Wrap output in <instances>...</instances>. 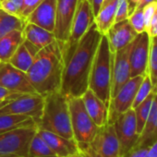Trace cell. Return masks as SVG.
<instances>
[{"mask_svg":"<svg viewBox=\"0 0 157 157\" xmlns=\"http://www.w3.org/2000/svg\"><path fill=\"white\" fill-rule=\"evenodd\" d=\"M128 6H129V15H130L131 12L136 8V6L138 5V3L140 2V0H128Z\"/></svg>","mask_w":157,"mask_h":157,"instance_id":"obj_42","label":"cell"},{"mask_svg":"<svg viewBox=\"0 0 157 157\" xmlns=\"http://www.w3.org/2000/svg\"><path fill=\"white\" fill-rule=\"evenodd\" d=\"M113 126L119 142V157H122L135 145L139 138L134 109L130 108L119 115Z\"/></svg>","mask_w":157,"mask_h":157,"instance_id":"obj_12","label":"cell"},{"mask_svg":"<svg viewBox=\"0 0 157 157\" xmlns=\"http://www.w3.org/2000/svg\"><path fill=\"white\" fill-rule=\"evenodd\" d=\"M43 2V0H23V9H22V16L26 20V18Z\"/></svg>","mask_w":157,"mask_h":157,"instance_id":"obj_34","label":"cell"},{"mask_svg":"<svg viewBox=\"0 0 157 157\" xmlns=\"http://www.w3.org/2000/svg\"><path fill=\"white\" fill-rule=\"evenodd\" d=\"M67 157H84V156H82L81 153H77V154H73V155H70V156H67Z\"/></svg>","mask_w":157,"mask_h":157,"instance_id":"obj_45","label":"cell"},{"mask_svg":"<svg viewBox=\"0 0 157 157\" xmlns=\"http://www.w3.org/2000/svg\"><path fill=\"white\" fill-rule=\"evenodd\" d=\"M128 22L130 23L131 27L134 31L139 34L145 32V25H144V19H143V11L142 9L135 8L131 14L128 16Z\"/></svg>","mask_w":157,"mask_h":157,"instance_id":"obj_31","label":"cell"},{"mask_svg":"<svg viewBox=\"0 0 157 157\" xmlns=\"http://www.w3.org/2000/svg\"><path fill=\"white\" fill-rule=\"evenodd\" d=\"M37 127H22L0 134V153L27 157L32 139Z\"/></svg>","mask_w":157,"mask_h":157,"instance_id":"obj_8","label":"cell"},{"mask_svg":"<svg viewBox=\"0 0 157 157\" xmlns=\"http://www.w3.org/2000/svg\"><path fill=\"white\" fill-rule=\"evenodd\" d=\"M78 148L84 157H119V142L113 124L109 123L100 127L91 141L78 144Z\"/></svg>","mask_w":157,"mask_h":157,"instance_id":"obj_5","label":"cell"},{"mask_svg":"<svg viewBox=\"0 0 157 157\" xmlns=\"http://www.w3.org/2000/svg\"><path fill=\"white\" fill-rule=\"evenodd\" d=\"M129 16V6L128 0H118L116 10L115 23L128 20Z\"/></svg>","mask_w":157,"mask_h":157,"instance_id":"obj_32","label":"cell"},{"mask_svg":"<svg viewBox=\"0 0 157 157\" xmlns=\"http://www.w3.org/2000/svg\"><path fill=\"white\" fill-rule=\"evenodd\" d=\"M82 99L89 116L99 128L108 123V107L90 89L82 95Z\"/></svg>","mask_w":157,"mask_h":157,"instance_id":"obj_19","label":"cell"},{"mask_svg":"<svg viewBox=\"0 0 157 157\" xmlns=\"http://www.w3.org/2000/svg\"><path fill=\"white\" fill-rule=\"evenodd\" d=\"M23 37L38 48L42 49L56 41L54 33L38 25L27 22L22 30Z\"/></svg>","mask_w":157,"mask_h":157,"instance_id":"obj_21","label":"cell"},{"mask_svg":"<svg viewBox=\"0 0 157 157\" xmlns=\"http://www.w3.org/2000/svg\"><path fill=\"white\" fill-rule=\"evenodd\" d=\"M56 0H43V2L26 18V21L53 33L56 23Z\"/></svg>","mask_w":157,"mask_h":157,"instance_id":"obj_17","label":"cell"},{"mask_svg":"<svg viewBox=\"0 0 157 157\" xmlns=\"http://www.w3.org/2000/svg\"><path fill=\"white\" fill-rule=\"evenodd\" d=\"M131 43L124 48L112 54L111 98L117 94L119 89L130 78L129 53Z\"/></svg>","mask_w":157,"mask_h":157,"instance_id":"obj_14","label":"cell"},{"mask_svg":"<svg viewBox=\"0 0 157 157\" xmlns=\"http://www.w3.org/2000/svg\"><path fill=\"white\" fill-rule=\"evenodd\" d=\"M37 133L49 145L57 157H67L80 153L78 144L74 140H68L56 133L39 128H37Z\"/></svg>","mask_w":157,"mask_h":157,"instance_id":"obj_18","label":"cell"},{"mask_svg":"<svg viewBox=\"0 0 157 157\" xmlns=\"http://www.w3.org/2000/svg\"><path fill=\"white\" fill-rule=\"evenodd\" d=\"M69 106L71 128L77 144L87 143L96 135L99 127L93 121L82 97H67Z\"/></svg>","mask_w":157,"mask_h":157,"instance_id":"obj_6","label":"cell"},{"mask_svg":"<svg viewBox=\"0 0 157 157\" xmlns=\"http://www.w3.org/2000/svg\"><path fill=\"white\" fill-rule=\"evenodd\" d=\"M64 67L62 51L55 41L38 52L26 74L35 92L44 97L60 91Z\"/></svg>","mask_w":157,"mask_h":157,"instance_id":"obj_2","label":"cell"},{"mask_svg":"<svg viewBox=\"0 0 157 157\" xmlns=\"http://www.w3.org/2000/svg\"><path fill=\"white\" fill-rule=\"evenodd\" d=\"M113 1V0H105V1H104V4H103V7L104 6H105V5H107V4H109L110 2H112ZM102 7V8H103Z\"/></svg>","mask_w":157,"mask_h":157,"instance_id":"obj_46","label":"cell"},{"mask_svg":"<svg viewBox=\"0 0 157 157\" xmlns=\"http://www.w3.org/2000/svg\"><path fill=\"white\" fill-rule=\"evenodd\" d=\"M153 85L151 82V78L148 76V74L146 73L143 77V80L136 93L135 95V99L132 105V108H135L137 105H139L151 92H153Z\"/></svg>","mask_w":157,"mask_h":157,"instance_id":"obj_29","label":"cell"},{"mask_svg":"<svg viewBox=\"0 0 157 157\" xmlns=\"http://www.w3.org/2000/svg\"><path fill=\"white\" fill-rule=\"evenodd\" d=\"M37 128L56 133L68 140H74L67 98L60 91L44 96L43 114L37 123Z\"/></svg>","mask_w":157,"mask_h":157,"instance_id":"obj_3","label":"cell"},{"mask_svg":"<svg viewBox=\"0 0 157 157\" xmlns=\"http://www.w3.org/2000/svg\"><path fill=\"white\" fill-rule=\"evenodd\" d=\"M112 53L106 35H103L92 65L89 88L108 107L111 99Z\"/></svg>","mask_w":157,"mask_h":157,"instance_id":"obj_4","label":"cell"},{"mask_svg":"<svg viewBox=\"0 0 157 157\" xmlns=\"http://www.w3.org/2000/svg\"><path fill=\"white\" fill-rule=\"evenodd\" d=\"M94 22V15L88 0H78L71 24L69 36L63 54L65 65L72 56L77 44Z\"/></svg>","mask_w":157,"mask_h":157,"instance_id":"obj_7","label":"cell"},{"mask_svg":"<svg viewBox=\"0 0 157 157\" xmlns=\"http://www.w3.org/2000/svg\"><path fill=\"white\" fill-rule=\"evenodd\" d=\"M104 1H105V0H88V2L90 3V5L92 7L94 17L98 14V12L102 9Z\"/></svg>","mask_w":157,"mask_h":157,"instance_id":"obj_38","label":"cell"},{"mask_svg":"<svg viewBox=\"0 0 157 157\" xmlns=\"http://www.w3.org/2000/svg\"><path fill=\"white\" fill-rule=\"evenodd\" d=\"M78 0H56L54 36L64 54Z\"/></svg>","mask_w":157,"mask_h":157,"instance_id":"obj_11","label":"cell"},{"mask_svg":"<svg viewBox=\"0 0 157 157\" xmlns=\"http://www.w3.org/2000/svg\"><path fill=\"white\" fill-rule=\"evenodd\" d=\"M156 7H157V1L155 2H152V3H150L148 5H146L143 9H142V11H143V19H144V25H145V30L148 28L149 24H150V21L155 12V10H156Z\"/></svg>","mask_w":157,"mask_h":157,"instance_id":"obj_33","label":"cell"},{"mask_svg":"<svg viewBox=\"0 0 157 157\" xmlns=\"http://www.w3.org/2000/svg\"><path fill=\"white\" fill-rule=\"evenodd\" d=\"M110 51L112 54L129 44L138 35L131 27L128 20L116 22L106 33Z\"/></svg>","mask_w":157,"mask_h":157,"instance_id":"obj_16","label":"cell"},{"mask_svg":"<svg viewBox=\"0 0 157 157\" xmlns=\"http://www.w3.org/2000/svg\"><path fill=\"white\" fill-rule=\"evenodd\" d=\"M10 101H11V100H7V101H0V108H1L4 105H6L8 102H10Z\"/></svg>","mask_w":157,"mask_h":157,"instance_id":"obj_44","label":"cell"},{"mask_svg":"<svg viewBox=\"0 0 157 157\" xmlns=\"http://www.w3.org/2000/svg\"><path fill=\"white\" fill-rule=\"evenodd\" d=\"M150 51V37L146 32L139 33L131 43L129 53L130 78L144 75L147 71Z\"/></svg>","mask_w":157,"mask_h":157,"instance_id":"obj_15","label":"cell"},{"mask_svg":"<svg viewBox=\"0 0 157 157\" xmlns=\"http://www.w3.org/2000/svg\"><path fill=\"white\" fill-rule=\"evenodd\" d=\"M117 2L118 0H113L109 4L104 6L94 17V23L102 35L106 34V33L115 23Z\"/></svg>","mask_w":157,"mask_h":157,"instance_id":"obj_23","label":"cell"},{"mask_svg":"<svg viewBox=\"0 0 157 157\" xmlns=\"http://www.w3.org/2000/svg\"><path fill=\"white\" fill-rule=\"evenodd\" d=\"M1 1H2V0H0V3H1Z\"/></svg>","mask_w":157,"mask_h":157,"instance_id":"obj_47","label":"cell"},{"mask_svg":"<svg viewBox=\"0 0 157 157\" xmlns=\"http://www.w3.org/2000/svg\"><path fill=\"white\" fill-rule=\"evenodd\" d=\"M157 140V117H156V121H155V125H154V128L153 131L151 133V136L149 140V146H151L153 142H155Z\"/></svg>","mask_w":157,"mask_h":157,"instance_id":"obj_40","label":"cell"},{"mask_svg":"<svg viewBox=\"0 0 157 157\" xmlns=\"http://www.w3.org/2000/svg\"><path fill=\"white\" fill-rule=\"evenodd\" d=\"M27 157H57V155L36 132L31 140Z\"/></svg>","mask_w":157,"mask_h":157,"instance_id":"obj_26","label":"cell"},{"mask_svg":"<svg viewBox=\"0 0 157 157\" xmlns=\"http://www.w3.org/2000/svg\"><path fill=\"white\" fill-rule=\"evenodd\" d=\"M0 9L10 15L25 20L22 16L23 0H2L0 3Z\"/></svg>","mask_w":157,"mask_h":157,"instance_id":"obj_30","label":"cell"},{"mask_svg":"<svg viewBox=\"0 0 157 157\" xmlns=\"http://www.w3.org/2000/svg\"><path fill=\"white\" fill-rule=\"evenodd\" d=\"M23 40L22 31L19 30L12 31L0 39V61L9 62Z\"/></svg>","mask_w":157,"mask_h":157,"instance_id":"obj_22","label":"cell"},{"mask_svg":"<svg viewBox=\"0 0 157 157\" xmlns=\"http://www.w3.org/2000/svg\"><path fill=\"white\" fill-rule=\"evenodd\" d=\"M145 75V74H144ZM144 75L130 78L110 99L108 106V123L113 124L119 115L132 108L136 93L143 80Z\"/></svg>","mask_w":157,"mask_h":157,"instance_id":"obj_10","label":"cell"},{"mask_svg":"<svg viewBox=\"0 0 157 157\" xmlns=\"http://www.w3.org/2000/svg\"><path fill=\"white\" fill-rule=\"evenodd\" d=\"M0 157H21V156L15 155V154H6V153H0Z\"/></svg>","mask_w":157,"mask_h":157,"instance_id":"obj_43","label":"cell"},{"mask_svg":"<svg viewBox=\"0 0 157 157\" xmlns=\"http://www.w3.org/2000/svg\"><path fill=\"white\" fill-rule=\"evenodd\" d=\"M40 50V48L24 39L9 62L18 69L26 73L33 65L34 57Z\"/></svg>","mask_w":157,"mask_h":157,"instance_id":"obj_20","label":"cell"},{"mask_svg":"<svg viewBox=\"0 0 157 157\" xmlns=\"http://www.w3.org/2000/svg\"><path fill=\"white\" fill-rule=\"evenodd\" d=\"M22 127H37L35 121L27 116L3 114L0 115V134Z\"/></svg>","mask_w":157,"mask_h":157,"instance_id":"obj_24","label":"cell"},{"mask_svg":"<svg viewBox=\"0 0 157 157\" xmlns=\"http://www.w3.org/2000/svg\"><path fill=\"white\" fill-rule=\"evenodd\" d=\"M146 157H157V140L149 147Z\"/></svg>","mask_w":157,"mask_h":157,"instance_id":"obj_39","label":"cell"},{"mask_svg":"<svg viewBox=\"0 0 157 157\" xmlns=\"http://www.w3.org/2000/svg\"><path fill=\"white\" fill-rule=\"evenodd\" d=\"M157 0H140V2L138 3V5L136 6V8H139V9H143L146 5L150 4V3H152V2H155Z\"/></svg>","mask_w":157,"mask_h":157,"instance_id":"obj_41","label":"cell"},{"mask_svg":"<svg viewBox=\"0 0 157 157\" xmlns=\"http://www.w3.org/2000/svg\"><path fill=\"white\" fill-rule=\"evenodd\" d=\"M102 34L94 22L66 63L60 93L67 97H82L89 88V77Z\"/></svg>","mask_w":157,"mask_h":157,"instance_id":"obj_1","label":"cell"},{"mask_svg":"<svg viewBox=\"0 0 157 157\" xmlns=\"http://www.w3.org/2000/svg\"><path fill=\"white\" fill-rule=\"evenodd\" d=\"M149 151V147H138L131 148L122 157H146Z\"/></svg>","mask_w":157,"mask_h":157,"instance_id":"obj_36","label":"cell"},{"mask_svg":"<svg viewBox=\"0 0 157 157\" xmlns=\"http://www.w3.org/2000/svg\"><path fill=\"white\" fill-rule=\"evenodd\" d=\"M25 24V20L10 15L0 9V39L12 31H22Z\"/></svg>","mask_w":157,"mask_h":157,"instance_id":"obj_25","label":"cell"},{"mask_svg":"<svg viewBox=\"0 0 157 157\" xmlns=\"http://www.w3.org/2000/svg\"><path fill=\"white\" fill-rule=\"evenodd\" d=\"M24 94L13 92L10 90H8L4 87L0 86V101H7V100H13Z\"/></svg>","mask_w":157,"mask_h":157,"instance_id":"obj_35","label":"cell"},{"mask_svg":"<svg viewBox=\"0 0 157 157\" xmlns=\"http://www.w3.org/2000/svg\"><path fill=\"white\" fill-rule=\"evenodd\" d=\"M44 97L38 94H24L4 105L0 108V115L11 114L32 117L36 125L41 119Z\"/></svg>","mask_w":157,"mask_h":157,"instance_id":"obj_9","label":"cell"},{"mask_svg":"<svg viewBox=\"0 0 157 157\" xmlns=\"http://www.w3.org/2000/svg\"><path fill=\"white\" fill-rule=\"evenodd\" d=\"M146 73L154 87L157 83V36L150 38V51Z\"/></svg>","mask_w":157,"mask_h":157,"instance_id":"obj_28","label":"cell"},{"mask_svg":"<svg viewBox=\"0 0 157 157\" xmlns=\"http://www.w3.org/2000/svg\"><path fill=\"white\" fill-rule=\"evenodd\" d=\"M0 86L21 94H37L25 72L10 62L0 61Z\"/></svg>","mask_w":157,"mask_h":157,"instance_id":"obj_13","label":"cell"},{"mask_svg":"<svg viewBox=\"0 0 157 157\" xmlns=\"http://www.w3.org/2000/svg\"><path fill=\"white\" fill-rule=\"evenodd\" d=\"M156 94L154 92H151L139 105H137L134 109L135 111V116H136V123H137V132L140 136V134L141 133L146 120L148 118L150 110H151V106L152 104V101L155 97Z\"/></svg>","mask_w":157,"mask_h":157,"instance_id":"obj_27","label":"cell"},{"mask_svg":"<svg viewBox=\"0 0 157 157\" xmlns=\"http://www.w3.org/2000/svg\"><path fill=\"white\" fill-rule=\"evenodd\" d=\"M145 32L147 33V34L149 35L150 38L157 36V7H156L155 12L150 21V24H149L148 28L145 30Z\"/></svg>","mask_w":157,"mask_h":157,"instance_id":"obj_37","label":"cell"}]
</instances>
